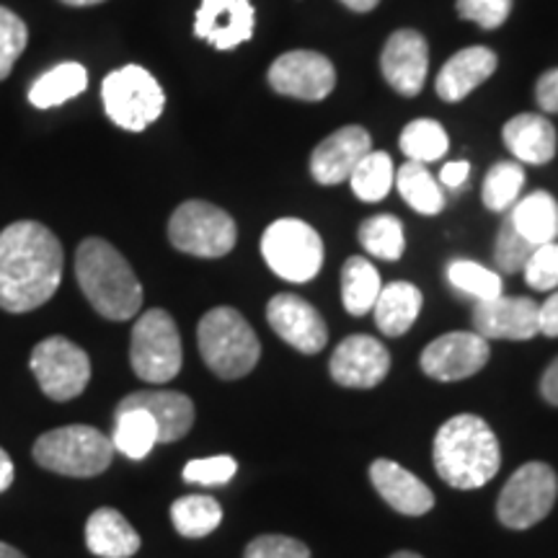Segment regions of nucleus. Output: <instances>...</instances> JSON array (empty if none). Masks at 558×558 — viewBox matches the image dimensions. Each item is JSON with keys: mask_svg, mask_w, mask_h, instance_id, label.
<instances>
[{"mask_svg": "<svg viewBox=\"0 0 558 558\" xmlns=\"http://www.w3.org/2000/svg\"><path fill=\"white\" fill-rule=\"evenodd\" d=\"M62 246L50 228L13 222L0 233V311H37L60 288Z\"/></svg>", "mask_w": 558, "mask_h": 558, "instance_id": "nucleus-1", "label": "nucleus"}, {"mask_svg": "<svg viewBox=\"0 0 558 558\" xmlns=\"http://www.w3.org/2000/svg\"><path fill=\"white\" fill-rule=\"evenodd\" d=\"M501 465L499 439L484 418L458 414L448 418L435 435V469L452 488L486 486Z\"/></svg>", "mask_w": 558, "mask_h": 558, "instance_id": "nucleus-2", "label": "nucleus"}, {"mask_svg": "<svg viewBox=\"0 0 558 558\" xmlns=\"http://www.w3.org/2000/svg\"><path fill=\"white\" fill-rule=\"evenodd\" d=\"M75 277L99 316L130 320L143 308V284L128 259L104 239H86L75 251Z\"/></svg>", "mask_w": 558, "mask_h": 558, "instance_id": "nucleus-3", "label": "nucleus"}, {"mask_svg": "<svg viewBox=\"0 0 558 558\" xmlns=\"http://www.w3.org/2000/svg\"><path fill=\"white\" fill-rule=\"evenodd\" d=\"M197 341L205 365L222 380L243 378L262 357L259 337L251 329L248 320L228 305L202 316Z\"/></svg>", "mask_w": 558, "mask_h": 558, "instance_id": "nucleus-4", "label": "nucleus"}, {"mask_svg": "<svg viewBox=\"0 0 558 558\" xmlns=\"http://www.w3.org/2000/svg\"><path fill=\"white\" fill-rule=\"evenodd\" d=\"M111 458H114L111 437L88 424L50 429L34 442V460L45 471L60 473V476H99L111 465Z\"/></svg>", "mask_w": 558, "mask_h": 558, "instance_id": "nucleus-5", "label": "nucleus"}, {"mask_svg": "<svg viewBox=\"0 0 558 558\" xmlns=\"http://www.w3.org/2000/svg\"><path fill=\"white\" fill-rule=\"evenodd\" d=\"M101 99L109 120L130 132H143L166 107L163 88L140 65H124L109 73L101 83Z\"/></svg>", "mask_w": 558, "mask_h": 558, "instance_id": "nucleus-6", "label": "nucleus"}, {"mask_svg": "<svg viewBox=\"0 0 558 558\" xmlns=\"http://www.w3.org/2000/svg\"><path fill=\"white\" fill-rule=\"evenodd\" d=\"M181 337L173 320L163 308H150L137 318L130 341V362L140 380L163 386L181 369Z\"/></svg>", "mask_w": 558, "mask_h": 558, "instance_id": "nucleus-7", "label": "nucleus"}, {"mask_svg": "<svg viewBox=\"0 0 558 558\" xmlns=\"http://www.w3.org/2000/svg\"><path fill=\"white\" fill-rule=\"evenodd\" d=\"M262 254L269 269L288 282H311L324 264V241L308 222L282 218L264 230Z\"/></svg>", "mask_w": 558, "mask_h": 558, "instance_id": "nucleus-8", "label": "nucleus"}, {"mask_svg": "<svg viewBox=\"0 0 558 558\" xmlns=\"http://www.w3.org/2000/svg\"><path fill=\"white\" fill-rule=\"evenodd\" d=\"M169 239L184 254L199 256V259H220L233 251L239 230L226 209L209 202L190 199L171 215Z\"/></svg>", "mask_w": 558, "mask_h": 558, "instance_id": "nucleus-9", "label": "nucleus"}, {"mask_svg": "<svg viewBox=\"0 0 558 558\" xmlns=\"http://www.w3.org/2000/svg\"><path fill=\"white\" fill-rule=\"evenodd\" d=\"M558 497L556 471L548 463H525L509 476L497 501L501 525L512 530H527L538 525L554 509Z\"/></svg>", "mask_w": 558, "mask_h": 558, "instance_id": "nucleus-10", "label": "nucleus"}, {"mask_svg": "<svg viewBox=\"0 0 558 558\" xmlns=\"http://www.w3.org/2000/svg\"><path fill=\"white\" fill-rule=\"evenodd\" d=\"M32 373L41 393L50 396L52 401H70L86 390L90 380V360L70 339L50 337L34 347Z\"/></svg>", "mask_w": 558, "mask_h": 558, "instance_id": "nucleus-11", "label": "nucleus"}, {"mask_svg": "<svg viewBox=\"0 0 558 558\" xmlns=\"http://www.w3.org/2000/svg\"><path fill=\"white\" fill-rule=\"evenodd\" d=\"M269 86L282 96L320 101L337 86V70L326 54L311 50L284 52L269 68Z\"/></svg>", "mask_w": 558, "mask_h": 558, "instance_id": "nucleus-12", "label": "nucleus"}, {"mask_svg": "<svg viewBox=\"0 0 558 558\" xmlns=\"http://www.w3.org/2000/svg\"><path fill=\"white\" fill-rule=\"evenodd\" d=\"M488 339L476 331H452L432 341L422 352V369L429 378L452 383L465 380L484 369L488 362Z\"/></svg>", "mask_w": 558, "mask_h": 558, "instance_id": "nucleus-13", "label": "nucleus"}, {"mask_svg": "<svg viewBox=\"0 0 558 558\" xmlns=\"http://www.w3.org/2000/svg\"><path fill=\"white\" fill-rule=\"evenodd\" d=\"M267 320L279 337L303 354H316L329 341L324 316L313 308L308 300L292 295V292H282V295L269 300Z\"/></svg>", "mask_w": 558, "mask_h": 558, "instance_id": "nucleus-14", "label": "nucleus"}, {"mask_svg": "<svg viewBox=\"0 0 558 558\" xmlns=\"http://www.w3.org/2000/svg\"><path fill=\"white\" fill-rule=\"evenodd\" d=\"M331 378L344 388H375L386 380L390 369V354L378 339L347 337L331 354Z\"/></svg>", "mask_w": 558, "mask_h": 558, "instance_id": "nucleus-15", "label": "nucleus"}, {"mask_svg": "<svg viewBox=\"0 0 558 558\" xmlns=\"http://www.w3.org/2000/svg\"><path fill=\"white\" fill-rule=\"evenodd\" d=\"M541 305L530 298L499 295L484 300L473 311V329L484 339L525 341L541 333Z\"/></svg>", "mask_w": 558, "mask_h": 558, "instance_id": "nucleus-16", "label": "nucleus"}, {"mask_svg": "<svg viewBox=\"0 0 558 558\" xmlns=\"http://www.w3.org/2000/svg\"><path fill=\"white\" fill-rule=\"evenodd\" d=\"M380 68L390 88L399 90L401 96H416L424 88L429 70L427 39L411 29L390 34L386 47H383Z\"/></svg>", "mask_w": 558, "mask_h": 558, "instance_id": "nucleus-17", "label": "nucleus"}, {"mask_svg": "<svg viewBox=\"0 0 558 558\" xmlns=\"http://www.w3.org/2000/svg\"><path fill=\"white\" fill-rule=\"evenodd\" d=\"M373 150V140L365 128L349 124L324 140L311 156V173L318 184L333 186L349 181L352 171L367 153Z\"/></svg>", "mask_w": 558, "mask_h": 558, "instance_id": "nucleus-18", "label": "nucleus"}, {"mask_svg": "<svg viewBox=\"0 0 558 558\" xmlns=\"http://www.w3.org/2000/svg\"><path fill=\"white\" fill-rule=\"evenodd\" d=\"M254 5L251 0H202L194 34L218 50H233L254 34Z\"/></svg>", "mask_w": 558, "mask_h": 558, "instance_id": "nucleus-19", "label": "nucleus"}, {"mask_svg": "<svg viewBox=\"0 0 558 558\" xmlns=\"http://www.w3.org/2000/svg\"><path fill=\"white\" fill-rule=\"evenodd\" d=\"M369 481L378 488V494L388 501L396 512L418 518L427 514L435 507V494L424 481H418L414 473L403 469L396 460L380 458L369 465Z\"/></svg>", "mask_w": 558, "mask_h": 558, "instance_id": "nucleus-20", "label": "nucleus"}, {"mask_svg": "<svg viewBox=\"0 0 558 558\" xmlns=\"http://www.w3.org/2000/svg\"><path fill=\"white\" fill-rule=\"evenodd\" d=\"M117 409H145L158 424V442H177L192 429L194 403L181 390H135Z\"/></svg>", "mask_w": 558, "mask_h": 558, "instance_id": "nucleus-21", "label": "nucleus"}, {"mask_svg": "<svg viewBox=\"0 0 558 558\" xmlns=\"http://www.w3.org/2000/svg\"><path fill=\"white\" fill-rule=\"evenodd\" d=\"M497 70V54L488 47H469L445 62L437 75V96L445 101H460L478 88Z\"/></svg>", "mask_w": 558, "mask_h": 558, "instance_id": "nucleus-22", "label": "nucleus"}, {"mask_svg": "<svg viewBox=\"0 0 558 558\" xmlns=\"http://www.w3.org/2000/svg\"><path fill=\"white\" fill-rule=\"evenodd\" d=\"M86 546L99 558H130L140 550V535L114 507H101L86 522Z\"/></svg>", "mask_w": 558, "mask_h": 558, "instance_id": "nucleus-23", "label": "nucleus"}, {"mask_svg": "<svg viewBox=\"0 0 558 558\" xmlns=\"http://www.w3.org/2000/svg\"><path fill=\"white\" fill-rule=\"evenodd\" d=\"M505 143L522 163L543 166L556 156V130L541 114H518L505 124Z\"/></svg>", "mask_w": 558, "mask_h": 558, "instance_id": "nucleus-24", "label": "nucleus"}, {"mask_svg": "<svg viewBox=\"0 0 558 558\" xmlns=\"http://www.w3.org/2000/svg\"><path fill=\"white\" fill-rule=\"evenodd\" d=\"M422 303V292L411 282H390L388 288L380 290L373 305L375 324H378V329L386 337H401V333H407L414 326Z\"/></svg>", "mask_w": 558, "mask_h": 558, "instance_id": "nucleus-25", "label": "nucleus"}, {"mask_svg": "<svg viewBox=\"0 0 558 558\" xmlns=\"http://www.w3.org/2000/svg\"><path fill=\"white\" fill-rule=\"evenodd\" d=\"M509 220L533 246L550 243L558 235V205L548 192H533L514 202Z\"/></svg>", "mask_w": 558, "mask_h": 558, "instance_id": "nucleus-26", "label": "nucleus"}, {"mask_svg": "<svg viewBox=\"0 0 558 558\" xmlns=\"http://www.w3.org/2000/svg\"><path fill=\"white\" fill-rule=\"evenodd\" d=\"M86 86L88 70L81 62H62V65H54L41 78L34 81V86L29 88V101L37 109H52L75 99L86 90Z\"/></svg>", "mask_w": 558, "mask_h": 558, "instance_id": "nucleus-27", "label": "nucleus"}, {"mask_svg": "<svg viewBox=\"0 0 558 558\" xmlns=\"http://www.w3.org/2000/svg\"><path fill=\"white\" fill-rule=\"evenodd\" d=\"M111 445L132 460H143L145 456H150V450L158 445L156 418L145 409H117Z\"/></svg>", "mask_w": 558, "mask_h": 558, "instance_id": "nucleus-28", "label": "nucleus"}, {"mask_svg": "<svg viewBox=\"0 0 558 558\" xmlns=\"http://www.w3.org/2000/svg\"><path fill=\"white\" fill-rule=\"evenodd\" d=\"M380 290V275L373 264L362 259V256L347 259L344 269H341V300H344L347 313H352V316H365L367 311H373Z\"/></svg>", "mask_w": 558, "mask_h": 558, "instance_id": "nucleus-29", "label": "nucleus"}, {"mask_svg": "<svg viewBox=\"0 0 558 558\" xmlns=\"http://www.w3.org/2000/svg\"><path fill=\"white\" fill-rule=\"evenodd\" d=\"M171 522L184 538H205L222 522V507L207 494H190L171 505Z\"/></svg>", "mask_w": 558, "mask_h": 558, "instance_id": "nucleus-30", "label": "nucleus"}, {"mask_svg": "<svg viewBox=\"0 0 558 558\" xmlns=\"http://www.w3.org/2000/svg\"><path fill=\"white\" fill-rule=\"evenodd\" d=\"M393 186H399L401 197L407 199L411 209L422 215H437L442 213L445 207V194L439 190L437 179L432 177L429 169L424 163H416V160H409L403 163L399 173H396Z\"/></svg>", "mask_w": 558, "mask_h": 558, "instance_id": "nucleus-31", "label": "nucleus"}, {"mask_svg": "<svg viewBox=\"0 0 558 558\" xmlns=\"http://www.w3.org/2000/svg\"><path fill=\"white\" fill-rule=\"evenodd\" d=\"M393 181L396 169L388 153L369 150L357 163V169L352 171V177H349V186H352V192L362 202H380L393 190Z\"/></svg>", "mask_w": 558, "mask_h": 558, "instance_id": "nucleus-32", "label": "nucleus"}, {"mask_svg": "<svg viewBox=\"0 0 558 558\" xmlns=\"http://www.w3.org/2000/svg\"><path fill=\"white\" fill-rule=\"evenodd\" d=\"M360 243L369 256L383 262H399L403 256V226L393 215H375L360 226Z\"/></svg>", "mask_w": 558, "mask_h": 558, "instance_id": "nucleus-33", "label": "nucleus"}, {"mask_svg": "<svg viewBox=\"0 0 558 558\" xmlns=\"http://www.w3.org/2000/svg\"><path fill=\"white\" fill-rule=\"evenodd\" d=\"M450 140L445 128L435 120H414L401 132V150L416 163H432L448 153Z\"/></svg>", "mask_w": 558, "mask_h": 558, "instance_id": "nucleus-34", "label": "nucleus"}, {"mask_svg": "<svg viewBox=\"0 0 558 558\" xmlns=\"http://www.w3.org/2000/svg\"><path fill=\"white\" fill-rule=\"evenodd\" d=\"M522 186H525V171L514 160H501L492 166L484 179V205L494 213H505L520 199Z\"/></svg>", "mask_w": 558, "mask_h": 558, "instance_id": "nucleus-35", "label": "nucleus"}, {"mask_svg": "<svg viewBox=\"0 0 558 558\" xmlns=\"http://www.w3.org/2000/svg\"><path fill=\"white\" fill-rule=\"evenodd\" d=\"M448 279L452 288L465 292V295L476 298L478 303L501 295V277L497 271L481 267L476 262H469V259L452 262L448 267Z\"/></svg>", "mask_w": 558, "mask_h": 558, "instance_id": "nucleus-36", "label": "nucleus"}, {"mask_svg": "<svg viewBox=\"0 0 558 558\" xmlns=\"http://www.w3.org/2000/svg\"><path fill=\"white\" fill-rule=\"evenodd\" d=\"M26 41H29V32L24 21L11 9L0 5V81L9 78L21 52L26 50Z\"/></svg>", "mask_w": 558, "mask_h": 558, "instance_id": "nucleus-37", "label": "nucleus"}, {"mask_svg": "<svg viewBox=\"0 0 558 558\" xmlns=\"http://www.w3.org/2000/svg\"><path fill=\"white\" fill-rule=\"evenodd\" d=\"M533 251H535L533 243L522 239L518 228L512 226V220L507 218L505 226L499 228L497 246H494V262H497V267L501 271H507V275H514V271L525 269V264Z\"/></svg>", "mask_w": 558, "mask_h": 558, "instance_id": "nucleus-38", "label": "nucleus"}, {"mask_svg": "<svg viewBox=\"0 0 558 558\" xmlns=\"http://www.w3.org/2000/svg\"><path fill=\"white\" fill-rule=\"evenodd\" d=\"M525 279L533 290L558 288V243H543L535 246L525 264Z\"/></svg>", "mask_w": 558, "mask_h": 558, "instance_id": "nucleus-39", "label": "nucleus"}, {"mask_svg": "<svg viewBox=\"0 0 558 558\" xmlns=\"http://www.w3.org/2000/svg\"><path fill=\"white\" fill-rule=\"evenodd\" d=\"M235 471H239V463H235L230 456L202 458V460H192V463H186L184 481L186 484H197V486H222L235 476Z\"/></svg>", "mask_w": 558, "mask_h": 558, "instance_id": "nucleus-40", "label": "nucleus"}, {"mask_svg": "<svg viewBox=\"0 0 558 558\" xmlns=\"http://www.w3.org/2000/svg\"><path fill=\"white\" fill-rule=\"evenodd\" d=\"M243 558H311V548L290 535H259L248 543Z\"/></svg>", "mask_w": 558, "mask_h": 558, "instance_id": "nucleus-41", "label": "nucleus"}, {"mask_svg": "<svg viewBox=\"0 0 558 558\" xmlns=\"http://www.w3.org/2000/svg\"><path fill=\"white\" fill-rule=\"evenodd\" d=\"M512 11V0H458V13L463 19L476 21L484 29H497Z\"/></svg>", "mask_w": 558, "mask_h": 558, "instance_id": "nucleus-42", "label": "nucleus"}, {"mask_svg": "<svg viewBox=\"0 0 558 558\" xmlns=\"http://www.w3.org/2000/svg\"><path fill=\"white\" fill-rule=\"evenodd\" d=\"M535 96H538V104L543 111H548V114H558V68L541 75Z\"/></svg>", "mask_w": 558, "mask_h": 558, "instance_id": "nucleus-43", "label": "nucleus"}, {"mask_svg": "<svg viewBox=\"0 0 558 558\" xmlns=\"http://www.w3.org/2000/svg\"><path fill=\"white\" fill-rule=\"evenodd\" d=\"M538 320L541 333H546V337H558V292H554V295L541 305Z\"/></svg>", "mask_w": 558, "mask_h": 558, "instance_id": "nucleus-44", "label": "nucleus"}, {"mask_svg": "<svg viewBox=\"0 0 558 558\" xmlns=\"http://www.w3.org/2000/svg\"><path fill=\"white\" fill-rule=\"evenodd\" d=\"M471 173V163L469 160H450V163L442 166V171H439V179H442L445 186H450V190H456V186L465 184V179H469Z\"/></svg>", "mask_w": 558, "mask_h": 558, "instance_id": "nucleus-45", "label": "nucleus"}, {"mask_svg": "<svg viewBox=\"0 0 558 558\" xmlns=\"http://www.w3.org/2000/svg\"><path fill=\"white\" fill-rule=\"evenodd\" d=\"M541 393H543V399H546L548 403H554V407H558V357L550 362L546 373H543Z\"/></svg>", "mask_w": 558, "mask_h": 558, "instance_id": "nucleus-46", "label": "nucleus"}, {"mask_svg": "<svg viewBox=\"0 0 558 558\" xmlns=\"http://www.w3.org/2000/svg\"><path fill=\"white\" fill-rule=\"evenodd\" d=\"M13 476H16V469H13V460L9 452L0 448V494L9 492L13 484Z\"/></svg>", "mask_w": 558, "mask_h": 558, "instance_id": "nucleus-47", "label": "nucleus"}, {"mask_svg": "<svg viewBox=\"0 0 558 558\" xmlns=\"http://www.w3.org/2000/svg\"><path fill=\"white\" fill-rule=\"evenodd\" d=\"M341 3H344L347 9H352L357 13H367V11H373L375 5L380 3V0H341Z\"/></svg>", "mask_w": 558, "mask_h": 558, "instance_id": "nucleus-48", "label": "nucleus"}, {"mask_svg": "<svg viewBox=\"0 0 558 558\" xmlns=\"http://www.w3.org/2000/svg\"><path fill=\"white\" fill-rule=\"evenodd\" d=\"M0 558H26L19 548L9 546V543H0Z\"/></svg>", "mask_w": 558, "mask_h": 558, "instance_id": "nucleus-49", "label": "nucleus"}, {"mask_svg": "<svg viewBox=\"0 0 558 558\" xmlns=\"http://www.w3.org/2000/svg\"><path fill=\"white\" fill-rule=\"evenodd\" d=\"M62 3H68V5H96V3H104V0H62Z\"/></svg>", "mask_w": 558, "mask_h": 558, "instance_id": "nucleus-50", "label": "nucleus"}, {"mask_svg": "<svg viewBox=\"0 0 558 558\" xmlns=\"http://www.w3.org/2000/svg\"><path fill=\"white\" fill-rule=\"evenodd\" d=\"M390 558H422L418 554H411V550H399V554H393Z\"/></svg>", "mask_w": 558, "mask_h": 558, "instance_id": "nucleus-51", "label": "nucleus"}]
</instances>
